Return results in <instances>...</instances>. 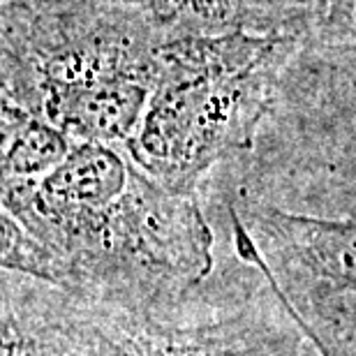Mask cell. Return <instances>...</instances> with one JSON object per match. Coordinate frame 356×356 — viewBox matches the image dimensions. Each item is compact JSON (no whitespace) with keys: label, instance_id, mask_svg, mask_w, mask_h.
<instances>
[{"label":"cell","instance_id":"obj_1","mask_svg":"<svg viewBox=\"0 0 356 356\" xmlns=\"http://www.w3.org/2000/svg\"><path fill=\"white\" fill-rule=\"evenodd\" d=\"M3 270L95 303L153 305L213 275L199 195L165 188L125 146L72 139L49 172L3 181Z\"/></svg>","mask_w":356,"mask_h":356},{"label":"cell","instance_id":"obj_10","mask_svg":"<svg viewBox=\"0 0 356 356\" xmlns=\"http://www.w3.org/2000/svg\"><path fill=\"white\" fill-rule=\"evenodd\" d=\"M301 329L315 343L319 356H356V329H350V326H308V324H301Z\"/></svg>","mask_w":356,"mask_h":356},{"label":"cell","instance_id":"obj_9","mask_svg":"<svg viewBox=\"0 0 356 356\" xmlns=\"http://www.w3.org/2000/svg\"><path fill=\"white\" fill-rule=\"evenodd\" d=\"M315 49H356V0H317Z\"/></svg>","mask_w":356,"mask_h":356},{"label":"cell","instance_id":"obj_4","mask_svg":"<svg viewBox=\"0 0 356 356\" xmlns=\"http://www.w3.org/2000/svg\"><path fill=\"white\" fill-rule=\"evenodd\" d=\"M33 291L51 356H319L268 275L248 259L153 305L95 303L40 280Z\"/></svg>","mask_w":356,"mask_h":356},{"label":"cell","instance_id":"obj_6","mask_svg":"<svg viewBox=\"0 0 356 356\" xmlns=\"http://www.w3.org/2000/svg\"><path fill=\"white\" fill-rule=\"evenodd\" d=\"M158 21L169 38L222 33L280 35L315 47L317 0H127Z\"/></svg>","mask_w":356,"mask_h":356},{"label":"cell","instance_id":"obj_7","mask_svg":"<svg viewBox=\"0 0 356 356\" xmlns=\"http://www.w3.org/2000/svg\"><path fill=\"white\" fill-rule=\"evenodd\" d=\"M0 130H3V153H0L3 181L42 176L54 165H58L72 146V137H67L58 127L12 104H3Z\"/></svg>","mask_w":356,"mask_h":356},{"label":"cell","instance_id":"obj_5","mask_svg":"<svg viewBox=\"0 0 356 356\" xmlns=\"http://www.w3.org/2000/svg\"><path fill=\"white\" fill-rule=\"evenodd\" d=\"M234 252L257 264L296 319L356 329V204L315 216L250 199L227 202Z\"/></svg>","mask_w":356,"mask_h":356},{"label":"cell","instance_id":"obj_8","mask_svg":"<svg viewBox=\"0 0 356 356\" xmlns=\"http://www.w3.org/2000/svg\"><path fill=\"white\" fill-rule=\"evenodd\" d=\"M0 336H3V356H51V347L35 303L33 280L14 270H3Z\"/></svg>","mask_w":356,"mask_h":356},{"label":"cell","instance_id":"obj_2","mask_svg":"<svg viewBox=\"0 0 356 356\" xmlns=\"http://www.w3.org/2000/svg\"><path fill=\"white\" fill-rule=\"evenodd\" d=\"M169 40L127 0H3V104L72 139L127 146Z\"/></svg>","mask_w":356,"mask_h":356},{"label":"cell","instance_id":"obj_3","mask_svg":"<svg viewBox=\"0 0 356 356\" xmlns=\"http://www.w3.org/2000/svg\"><path fill=\"white\" fill-rule=\"evenodd\" d=\"M303 44L280 35L174 38L127 153L169 190L199 195L213 167L250 151Z\"/></svg>","mask_w":356,"mask_h":356}]
</instances>
